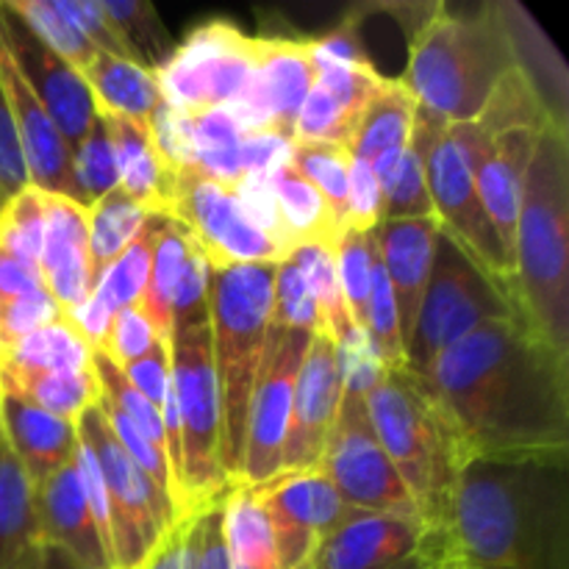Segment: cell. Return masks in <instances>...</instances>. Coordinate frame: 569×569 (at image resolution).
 I'll use <instances>...</instances> for the list:
<instances>
[{
  "instance_id": "1",
  "label": "cell",
  "mask_w": 569,
  "mask_h": 569,
  "mask_svg": "<svg viewBox=\"0 0 569 569\" xmlns=\"http://www.w3.org/2000/svg\"><path fill=\"white\" fill-rule=\"evenodd\" d=\"M415 378L465 461L569 450V356L520 315L476 328Z\"/></svg>"
},
{
  "instance_id": "2",
  "label": "cell",
  "mask_w": 569,
  "mask_h": 569,
  "mask_svg": "<svg viewBox=\"0 0 569 569\" xmlns=\"http://www.w3.org/2000/svg\"><path fill=\"white\" fill-rule=\"evenodd\" d=\"M450 537L461 569H569V450L467 459Z\"/></svg>"
},
{
  "instance_id": "3",
  "label": "cell",
  "mask_w": 569,
  "mask_h": 569,
  "mask_svg": "<svg viewBox=\"0 0 569 569\" xmlns=\"http://www.w3.org/2000/svg\"><path fill=\"white\" fill-rule=\"evenodd\" d=\"M515 306L522 320L569 356V137H537L522 178L515 231Z\"/></svg>"
},
{
  "instance_id": "4",
  "label": "cell",
  "mask_w": 569,
  "mask_h": 569,
  "mask_svg": "<svg viewBox=\"0 0 569 569\" xmlns=\"http://www.w3.org/2000/svg\"><path fill=\"white\" fill-rule=\"evenodd\" d=\"M170 383L181 422V489L189 515L209 509L231 487L220 461V389L211 356L209 267L203 253L189 264L172 306Z\"/></svg>"
},
{
  "instance_id": "5",
  "label": "cell",
  "mask_w": 569,
  "mask_h": 569,
  "mask_svg": "<svg viewBox=\"0 0 569 569\" xmlns=\"http://www.w3.org/2000/svg\"><path fill=\"white\" fill-rule=\"evenodd\" d=\"M515 67L509 33L498 3L478 14H450L439 6L409 44L403 76L398 78L417 109L448 126L476 122L500 78Z\"/></svg>"
},
{
  "instance_id": "6",
  "label": "cell",
  "mask_w": 569,
  "mask_h": 569,
  "mask_svg": "<svg viewBox=\"0 0 569 569\" xmlns=\"http://www.w3.org/2000/svg\"><path fill=\"white\" fill-rule=\"evenodd\" d=\"M276 267L237 264L228 270H209L211 356L222 420L220 461L228 483H237L242 467L250 395L272 320Z\"/></svg>"
},
{
  "instance_id": "7",
  "label": "cell",
  "mask_w": 569,
  "mask_h": 569,
  "mask_svg": "<svg viewBox=\"0 0 569 569\" xmlns=\"http://www.w3.org/2000/svg\"><path fill=\"white\" fill-rule=\"evenodd\" d=\"M370 426L426 522L450 526L461 459L448 426L409 370H387L365 395Z\"/></svg>"
},
{
  "instance_id": "8",
  "label": "cell",
  "mask_w": 569,
  "mask_h": 569,
  "mask_svg": "<svg viewBox=\"0 0 569 569\" xmlns=\"http://www.w3.org/2000/svg\"><path fill=\"white\" fill-rule=\"evenodd\" d=\"M520 311L509 295L448 237L439 231L431 278L422 295L415 331L406 345V370L422 376L439 356L476 328L509 320ZM522 317V315H520Z\"/></svg>"
},
{
  "instance_id": "9",
  "label": "cell",
  "mask_w": 569,
  "mask_h": 569,
  "mask_svg": "<svg viewBox=\"0 0 569 569\" xmlns=\"http://www.w3.org/2000/svg\"><path fill=\"white\" fill-rule=\"evenodd\" d=\"M76 431L94 453L109 500V565L142 569L178 520L170 500L120 448L98 406L83 411Z\"/></svg>"
},
{
  "instance_id": "10",
  "label": "cell",
  "mask_w": 569,
  "mask_h": 569,
  "mask_svg": "<svg viewBox=\"0 0 569 569\" xmlns=\"http://www.w3.org/2000/svg\"><path fill=\"white\" fill-rule=\"evenodd\" d=\"M453 556L450 526L348 509L320 539L309 569H445Z\"/></svg>"
},
{
  "instance_id": "11",
  "label": "cell",
  "mask_w": 569,
  "mask_h": 569,
  "mask_svg": "<svg viewBox=\"0 0 569 569\" xmlns=\"http://www.w3.org/2000/svg\"><path fill=\"white\" fill-rule=\"evenodd\" d=\"M256 70V39L231 22H206L153 72L161 100L194 117L233 103Z\"/></svg>"
},
{
  "instance_id": "12",
  "label": "cell",
  "mask_w": 569,
  "mask_h": 569,
  "mask_svg": "<svg viewBox=\"0 0 569 569\" xmlns=\"http://www.w3.org/2000/svg\"><path fill=\"white\" fill-rule=\"evenodd\" d=\"M426 181L439 231L448 233L515 303V261L509 259L489 222L472 178L470 156L456 137L453 126H445L428 144Z\"/></svg>"
},
{
  "instance_id": "13",
  "label": "cell",
  "mask_w": 569,
  "mask_h": 569,
  "mask_svg": "<svg viewBox=\"0 0 569 569\" xmlns=\"http://www.w3.org/2000/svg\"><path fill=\"white\" fill-rule=\"evenodd\" d=\"M311 337L315 333L295 331V328L270 320L264 356H261L259 376H256L253 395H250L242 467H239L237 483L261 487L281 472L295 381H298V370L303 365Z\"/></svg>"
},
{
  "instance_id": "14",
  "label": "cell",
  "mask_w": 569,
  "mask_h": 569,
  "mask_svg": "<svg viewBox=\"0 0 569 569\" xmlns=\"http://www.w3.org/2000/svg\"><path fill=\"white\" fill-rule=\"evenodd\" d=\"M320 470L333 483L348 509L383 511V515H417L415 500L383 453L370 417L365 395L342 392L337 422L328 437Z\"/></svg>"
},
{
  "instance_id": "15",
  "label": "cell",
  "mask_w": 569,
  "mask_h": 569,
  "mask_svg": "<svg viewBox=\"0 0 569 569\" xmlns=\"http://www.w3.org/2000/svg\"><path fill=\"white\" fill-rule=\"evenodd\" d=\"M170 220L181 222L192 233L209 270L283 261L276 244L244 220L237 192L194 167L176 176Z\"/></svg>"
},
{
  "instance_id": "16",
  "label": "cell",
  "mask_w": 569,
  "mask_h": 569,
  "mask_svg": "<svg viewBox=\"0 0 569 569\" xmlns=\"http://www.w3.org/2000/svg\"><path fill=\"white\" fill-rule=\"evenodd\" d=\"M309 39H256V70L244 92L222 106L244 133L272 131L295 139V120L315 87Z\"/></svg>"
},
{
  "instance_id": "17",
  "label": "cell",
  "mask_w": 569,
  "mask_h": 569,
  "mask_svg": "<svg viewBox=\"0 0 569 569\" xmlns=\"http://www.w3.org/2000/svg\"><path fill=\"white\" fill-rule=\"evenodd\" d=\"M270 520L278 567L309 569L320 539L348 511L326 472H283L272 481L253 487Z\"/></svg>"
},
{
  "instance_id": "18",
  "label": "cell",
  "mask_w": 569,
  "mask_h": 569,
  "mask_svg": "<svg viewBox=\"0 0 569 569\" xmlns=\"http://www.w3.org/2000/svg\"><path fill=\"white\" fill-rule=\"evenodd\" d=\"M0 39L9 48L17 70L22 72L26 83L33 89L39 103L44 106L50 120L61 131L64 142L70 144V150H76L98 114L81 72L72 70L48 44L39 42L28 31L26 22L6 9L3 0H0Z\"/></svg>"
},
{
  "instance_id": "19",
  "label": "cell",
  "mask_w": 569,
  "mask_h": 569,
  "mask_svg": "<svg viewBox=\"0 0 569 569\" xmlns=\"http://www.w3.org/2000/svg\"><path fill=\"white\" fill-rule=\"evenodd\" d=\"M339 403H342V378L337 370V345L322 333H315L295 381L292 415H289L278 476L320 467L328 437L337 422Z\"/></svg>"
},
{
  "instance_id": "20",
  "label": "cell",
  "mask_w": 569,
  "mask_h": 569,
  "mask_svg": "<svg viewBox=\"0 0 569 569\" xmlns=\"http://www.w3.org/2000/svg\"><path fill=\"white\" fill-rule=\"evenodd\" d=\"M453 131L470 156L472 178H476V189L481 194L489 222H492L509 259L515 261V231L517 217H520L522 178H526V167L531 161V150L539 133H487L478 122H459V126H453Z\"/></svg>"
},
{
  "instance_id": "21",
  "label": "cell",
  "mask_w": 569,
  "mask_h": 569,
  "mask_svg": "<svg viewBox=\"0 0 569 569\" xmlns=\"http://www.w3.org/2000/svg\"><path fill=\"white\" fill-rule=\"evenodd\" d=\"M0 87H3L6 100H9L11 120H14L17 128V142H20L22 161H26L28 183L44 194L70 198L76 203L87 206L76 183V176H72L70 144L64 142L61 131L50 120L44 106L39 103L33 89L26 83L22 72L17 70L3 39H0Z\"/></svg>"
},
{
  "instance_id": "22",
  "label": "cell",
  "mask_w": 569,
  "mask_h": 569,
  "mask_svg": "<svg viewBox=\"0 0 569 569\" xmlns=\"http://www.w3.org/2000/svg\"><path fill=\"white\" fill-rule=\"evenodd\" d=\"M315 70V87L295 120V139L348 148L361 111L387 76L370 64H326Z\"/></svg>"
},
{
  "instance_id": "23",
  "label": "cell",
  "mask_w": 569,
  "mask_h": 569,
  "mask_svg": "<svg viewBox=\"0 0 569 569\" xmlns=\"http://www.w3.org/2000/svg\"><path fill=\"white\" fill-rule=\"evenodd\" d=\"M44 287L61 315L92 295L94 278L89 264V209L70 198L44 194V239L39 256Z\"/></svg>"
},
{
  "instance_id": "24",
  "label": "cell",
  "mask_w": 569,
  "mask_h": 569,
  "mask_svg": "<svg viewBox=\"0 0 569 569\" xmlns=\"http://www.w3.org/2000/svg\"><path fill=\"white\" fill-rule=\"evenodd\" d=\"M33 511H37L42 545H53L87 567L111 569L103 539H100L87 495H83L81 478H78L76 456L48 481L33 487Z\"/></svg>"
},
{
  "instance_id": "25",
  "label": "cell",
  "mask_w": 569,
  "mask_h": 569,
  "mask_svg": "<svg viewBox=\"0 0 569 569\" xmlns=\"http://www.w3.org/2000/svg\"><path fill=\"white\" fill-rule=\"evenodd\" d=\"M372 237H376L378 256H381L389 283H392L406 348L411 331H415L417 315H420L428 278H431L439 222L437 217H428V220H381Z\"/></svg>"
},
{
  "instance_id": "26",
  "label": "cell",
  "mask_w": 569,
  "mask_h": 569,
  "mask_svg": "<svg viewBox=\"0 0 569 569\" xmlns=\"http://www.w3.org/2000/svg\"><path fill=\"white\" fill-rule=\"evenodd\" d=\"M0 437L26 470L31 487L70 465L78 448L76 422L48 415L9 389H0Z\"/></svg>"
},
{
  "instance_id": "27",
  "label": "cell",
  "mask_w": 569,
  "mask_h": 569,
  "mask_svg": "<svg viewBox=\"0 0 569 569\" xmlns=\"http://www.w3.org/2000/svg\"><path fill=\"white\" fill-rule=\"evenodd\" d=\"M417 126V103L409 89L398 78H387L370 103L365 106L350 137L348 153L350 159H359L372 167V172L383 176L389 167L398 161L406 144L411 142V133Z\"/></svg>"
},
{
  "instance_id": "28",
  "label": "cell",
  "mask_w": 569,
  "mask_h": 569,
  "mask_svg": "<svg viewBox=\"0 0 569 569\" xmlns=\"http://www.w3.org/2000/svg\"><path fill=\"white\" fill-rule=\"evenodd\" d=\"M100 114V111H98ZM109 128L111 148L117 161V189L128 194L133 203L148 209L150 214L170 217L176 176L164 167L156 153L150 133L126 117L100 114Z\"/></svg>"
},
{
  "instance_id": "29",
  "label": "cell",
  "mask_w": 569,
  "mask_h": 569,
  "mask_svg": "<svg viewBox=\"0 0 569 569\" xmlns=\"http://www.w3.org/2000/svg\"><path fill=\"white\" fill-rule=\"evenodd\" d=\"M500 20H503L506 33H509L511 53H515V67L531 81L533 92L539 94L542 106L548 109L550 120L556 128L567 131V70L561 56L550 44V39L539 31L537 22L531 20L522 6L498 3Z\"/></svg>"
},
{
  "instance_id": "30",
  "label": "cell",
  "mask_w": 569,
  "mask_h": 569,
  "mask_svg": "<svg viewBox=\"0 0 569 569\" xmlns=\"http://www.w3.org/2000/svg\"><path fill=\"white\" fill-rule=\"evenodd\" d=\"M200 248L194 244L192 233L181 222L170 217H159V231H156L153 264H150V278L144 283V292L139 295L137 306L144 320L153 326L156 337L170 342L172 337V306H176L178 289H181L183 276Z\"/></svg>"
},
{
  "instance_id": "31",
  "label": "cell",
  "mask_w": 569,
  "mask_h": 569,
  "mask_svg": "<svg viewBox=\"0 0 569 569\" xmlns=\"http://www.w3.org/2000/svg\"><path fill=\"white\" fill-rule=\"evenodd\" d=\"M42 556L33 487L0 437V569H33Z\"/></svg>"
},
{
  "instance_id": "32",
  "label": "cell",
  "mask_w": 569,
  "mask_h": 569,
  "mask_svg": "<svg viewBox=\"0 0 569 569\" xmlns=\"http://www.w3.org/2000/svg\"><path fill=\"white\" fill-rule=\"evenodd\" d=\"M89 94H92L94 111L100 114L126 117L148 131L150 117L159 109L161 92L153 72L133 64L128 59L98 53L92 64L81 72Z\"/></svg>"
},
{
  "instance_id": "33",
  "label": "cell",
  "mask_w": 569,
  "mask_h": 569,
  "mask_svg": "<svg viewBox=\"0 0 569 569\" xmlns=\"http://www.w3.org/2000/svg\"><path fill=\"white\" fill-rule=\"evenodd\" d=\"M445 126L448 122L417 109V126L415 133H411V142L406 144L398 161L383 176H378L383 220H428V217H437L426 181V153L431 139Z\"/></svg>"
},
{
  "instance_id": "34",
  "label": "cell",
  "mask_w": 569,
  "mask_h": 569,
  "mask_svg": "<svg viewBox=\"0 0 569 569\" xmlns=\"http://www.w3.org/2000/svg\"><path fill=\"white\" fill-rule=\"evenodd\" d=\"M222 539L231 569H281L270 520L253 487L231 483L222 495Z\"/></svg>"
},
{
  "instance_id": "35",
  "label": "cell",
  "mask_w": 569,
  "mask_h": 569,
  "mask_svg": "<svg viewBox=\"0 0 569 569\" xmlns=\"http://www.w3.org/2000/svg\"><path fill=\"white\" fill-rule=\"evenodd\" d=\"M0 389L17 392L20 398L31 400L33 406L67 422H78V417L92 409L100 398V383L94 378V370L50 372L3 365L0 367Z\"/></svg>"
},
{
  "instance_id": "36",
  "label": "cell",
  "mask_w": 569,
  "mask_h": 569,
  "mask_svg": "<svg viewBox=\"0 0 569 569\" xmlns=\"http://www.w3.org/2000/svg\"><path fill=\"white\" fill-rule=\"evenodd\" d=\"M270 181L283 226L298 248L300 244H337L342 228L333 220L322 194L306 178H300L292 164L278 167Z\"/></svg>"
},
{
  "instance_id": "37",
  "label": "cell",
  "mask_w": 569,
  "mask_h": 569,
  "mask_svg": "<svg viewBox=\"0 0 569 569\" xmlns=\"http://www.w3.org/2000/svg\"><path fill=\"white\" fill-rule=\"evenodd\" d=\"M150 217L153 214L133 203L122 189H114L89 206V264H92L94 281L117 256L131 248Z\"/></svg>"
},
{
  "instance_id": "38",
  "label": "cell",
  "mask_w": 569,
  "mask_h": 569,
  "mask_svg": "<svg viewBox=\"0 0 569 569\" xmlns=\"http://www.w3.org/2000/svg\"><path fill=\"white\" fill-rule=\"evenodd\" d=\"M92 350L78 337L76 328L59 317L48 326L37 328L26 339L14 345L0 359V367H22V370H50V372H81L92 370Z\"/></svg>"
},
{
  "instance_id": "39",
  "label": "cell",
  "mask_w": 569,
  "mask_h": 569,
  "mask_svg": "<svg viewBox=\"0 0 569 569\" xmlns=\"http://www.w3.org/2000/svg\"><path fill=\"white\" fill-rule=\"evenodd\" d=\"M192 142L194 170H200L211 181H220L231 189L242 181L244 131L226 109H209L203 114H194Z\"/></svg>"
},
{
  "instance_id": "40",
  "label": "cell",
  "mask_w": 569,
  "mask_h": 569,
  "mask_svg": "<svg viewBox=\"0 0 569 569\" xmlns=\"http://www.w3.org/2000/svg\"><path fill=\"white\" fill-rule=\"evenodd\" d=\"M337 244H300L292 253L306 287L317 303V320H320V333L331 339L333 345L353 328V320L345 306L342 287L337 276Z\"/></svg>"
},
{
  "instance_id": "41",
  "label": "cell",
  "mask_w": 569,
  "mask_h": 569,
  "mask_svg": "<svg viewBox=\"0 0 569 569\" xmlns=\"http://www.w3.org/2000/svg\"><path fill=\"white\" fill-rule=\"evenodd\" d=\"M98 3L126 42L133 64L156 72L170 59L176 44H172L167 28L161 26L153 6L142 3V0H98Z\"/></svg>"
},
{
  "instance_id": "42",
  "label": "cell",
  "mask_w": 569,
  "mask_h": 569,
  "mask_svg": "<svg viewBox=\"0 0 569 569\" xmlns=\"http://www.w3.org/2000/svg\"><path fill=\"white\" fill-rule=\"evenodd\" d=\"M289 164L295 167L300 178L311 183L322 200L331 209L333 220L345 231L348 222V176H350V153L348 148L326 142H300L292 139L289 150Z\"/></svg>"
},
{
  "instance_id": "43",
  "label": "cell",
  "mask_w": 569,
  "mask_h": 569,
  "mask_svg": "<svg viewBox=\"0 0 569 569\" xmlns=\"http://www.w3.org/2000/svg\"><path fill=\"white\" fill-rule=\"evenodd\" d=\"M156 231H159V214L150 217L148 226L142 228V233L131 242V248L122 256H117V259L100 272L98 281H94L92 295L111 311V315L133 306L139 300V295L144 292V283H148L150 278V264H153Z\"/></svg>"
},
{
  "instance_id": "44",
  "label": "cell",
  "mask_w": 569,
  "mask_h": 569,
  "mask_svg": "<svg viewBox=\"0 0 569 569\" xmlns=\"http://www.w3.org/2000/svg\"><path fill=\"white\" fill-rule=\"evenodd\" d=\"M6 9L11 14L20 17L28 26V31L39 39L42 44H48L59 59H64L67 64L76 72H83L92 59L98 56V50L81 37V33L72 28V22L56 9L53 0H3Z\"/></svg>"
},
{
  "instance_id": "45",
  "label": "cell",
  "mask_w": 569,
  "mask_h": 569,
  "mask_svg": "<svg viewBox=\"0 0 569 569\" xmlns=\"http://www.w3.org/2000/svg\"><path fill=\"white\" fill-rule=\"evenodd\" d=\"M337 276L342 287L345 306L356 328L367 331V306H370L372 281V233L345 228L337 239Z\"/></svg>"
},
{
  "instance_id": "46",
  "label": "cell",
  "mask_w": 569,
  "mask_h": 569,
  "mask_svg": "<svg viewBox=\"0 0 569 569\" xmlns=\"http://www.w3.org/2000/svg\"><path fill=\"white\" fill-rule=\"evenodd\" d=\"M72 176H76V183L87 206H92L94 200L117 189L114 148H111L109 128H106L100 114H94L87 137L72 150Z\"/></svg>"
},
{
  "instance_id": "47",
  "label": "cell",
  "mask_w": 569,
  "mask_h": 569,
  "mask_svg": "<svg viewBox=\"0 0 569 569\" xmlns=\"http://www.w3.org/2000/svg\"><path fill=\"white\" fill-rule=\"evenodd\" d=\"M44 239V192L26 187L0 211V244L20 259L39 264Z\"/></svg>"
},
{
  "instance_id": "48",
  "label": "cell",
  "mask_w": 569,
  "mask_h": 569,
  "mask_svg": "<svg viewBox=\"0 0 569 569\" xmlns=\"http://www.w3.org/2000/svg\"><path fill=\"white\" fill-rule=\"evenodd\" d=\"M239 200V209H242L244 220L256 228V231L264 233L276 250L281 253V259L287 261L289 256L298 250V244L292 242V237L287 233V226H283L281 209H278L276 192H272L270 178L259 176H242V181L233 187Z\"/></svg>"
},
{
  "instance_id": "49",
  "label": "cell",
  "mask_w": 569,
  "mask_h": 569,
  "mask_svg": "<svg viewBox=\"0 0 569 569\" xmlns=\"http://www.w3.org/2000/svg\"><path fill=\"white\" fill-rule=\"evenodd\" d=\"M272 320L287 328H295V331L320 333L317 303L311 298L309 287H306L292 256L276 267V281H272Z\"/></svg>"
},
{
  "instance_id": "50",
  "label": "cell",
  "mask_w": 569,
  "mask_h": 569,
  "mask_svg": "<svg viewBox=\"0 0 569 569\" xmlns=\"http://www.w3.org/2000/svg\"><path fill=\"white\" fill-rule=\"evenodd\" d=\"M148 133L156 153H159V159L164 161V167L172 172V176L192 170L194 167L192 117L172 109V106H167L164 100H161L159 109H156L153 117H150Z\"/></svg>"
},
{
  "instance_id": "51",
  "label": "cell",
  "mask_w": 569,
  "mask_h": 569,
  "mask_svg": "<svg viewBox=\"0 0 569 569\" xmlns=\"http://www.w3.org/2000/svg\"><path fill=\"white\" fill-rule=\"evenodd\" d=\"M159 342L153 326L142 317V311L137 306H128V309L117 311L114 320H111L109 333H106L103 345H100L98 353L106 361L122 370V367L133 365V361L142 359L144 353H150V348ZM164 342V339H161Z\"/></svg>"
},
{
  "instance_id": "52",
  "label": "cell",
  "mask_w": 569,
  "mask_h": 569,
  "mask_svg": "<svg viewBox=\"0 0 569 569\" xmlns=\"http://www.w3.org/2000/svg\"><path fill=\"white\" fill-rule=\"evenodd\" d=\"M337 370L339 378H342V392L367 395L381 381L387 367L378 359L376 348L370 342V333L353 326L337 342Z\"/></svg>"
},
{
  "instance_id": "53",
  "label": "cell",
  "mask_w": 569,
  "mask_h": 569,
  "mask_svg": "<svg viewBox=\"0 0 569 569\" xmlns=\"http://www.w3.org/2000/svg\"><path fill=\"white\" fill-rule=\"evenodd\" d=\"M61 309L56 300L50 298L48 289L33 295H22V298L3 300L0 303V359L14 348L20 339L33 333L37 328L48 326V322L59 320Z\"/></svg>"
},
{
  "instance_id": "54",
  "label": "cell",
  "mask_w": 569,
  "mask_h": 569,
  "mask_svg": "<svg viewBox=\"0 0 569 569\" xmlns=\"http://www.w3.org/2000/svg\"><path fill=\"white\" fill-rule=\"evenodd\" d=\"M53 3H56V9H59L61 14L72 22V28H76V31L81 33V37L87 39L94 50H98V53L133 61L131 53H128L126 42H122L120 33L114 31V26L109 22V17L103 14V9H100L98 0H53Z\"/></svg>"
},
{
  "instance_id": "55",
  "label": "cell",
  "mask_w": 569,
  "mask_h": 569,
  "mask_svg": "<svg viewBox=\"0 0 569 569\" xmlns=\"http://www.w3.org/2000/svg\"><path fill=\"white\" fill-rule=\"evenodd\" d=\"M383 220L381 206V183L370 164L359 159H350L348 176V222L345 228L359 233H372Z\"/></svg>"
},
{
  "instance_id": "56",
  "label": "cell",
  "mask_w": 569,
  "mask_h": 569,
  "mask_svg": "<svg viewBox=\"0 0 569 569\" xmlns=\"http://www.w3.org/2000/svg\"><path fill=\"white\" fill-rule=\"evenodd\" d=\"M142 569H200V511L178 517Z\"/></svg>"
},
{
  "instance_id": "57",
  "label": "cell",
  "mask_w": 569,
  "mask_h": 569,
  "mask_svg": "<svg viewBox=\"0 0 569 569\" xmlns=\"http://www.w3.org/2000/svg\"><path fill=\"white\" fill-rule=\"evenodd\" d=\"M120 372L148 403L161 409V403L167 398V389H170V342H161L159 339L150 348V353H144L133 365L122 367Z\"/></svg>"
},
{
  "instance_id": "58",
  "label": "cell",
  "mask_w": 569,
  "mask_h": 569,
  "mask_svg": "<svg viewBox=\"0 0 569 569\" xmlns=\"http://www.w3.org/2000/svg\"><path fill=\"white\" fill-rule=\"evenodd\" d=\"M26 187H31L28 183L26 161H22L20 142H17V128L14 120H11L9 100H6L3 87H0V194L9 200Z\"/></svg>"
},
{
  "instance_id": "59",
  "label": "cell",
  "mask_w": 569,
  "mask_h": 569,
  "mask_svg": "<svg viewBox=\"0 0 569 569\" xmlns=\"http://www.w3.org/2000/svg\"><path fill=\"white\" fill-rule=\"evenodd\" d=\"M292 139H283L272 131L244 133L242 142V167L244 176L270 178L278 167L289 164Z\"/></svg>"
},
{
  "instance_id": "60",
  "label": "cell",
  "mask_w": 569,
  "mask_h": 569,
  "mask_svg": "<svg viewBox=\"0 0 569 569\" xmlns=\"http://www.w3.org/2000/svg\"><path fill=\"white\" fill-rule=\"evenodd\" d=\"M42 289L48 287H44L39 264L20 259V256L11 253V250H6L0 244V303L3 300L22 298V295L42 292Z\"/></svg>"
},
{
  "instance_id": "61",
  "label": "cell",
  "mask_w": 569,
  "mask_h": 569,
  "mask_svg": "<svg viewBox=\"0 0 569 569\" xmlns=\"http://www.w3.org/2000/svg\"><path fill=\"white\" fill-rule=\"evenodd\" d=\"M61 317H64L72 328H76L78 337L89 345V350H92V353H98L100 345H103V339H106V333H109L111 320H114V315H111V311L106 309V306L100 303L94 295H89L81 306L64 311Z\"/></svg>"
},
{
  "instance_id": "62",
  "label": "cell",
  "mask_w": 569,
  "mask_h": 569,
  "mask_svg": "<svg viewBox=\"0 0 569 569\" xmlns=\"http://www.w3.org/2000/svg\"><path fill=\"white\" fill-rule=\"evenodd\" d=\"M33 569H94V567L81 565V561L72 559V556L64 553V550L53 548V545H42V556H39L37 567Z\"/></svg>"
},
{
  "instance_id": "63",
  "label": "cell",
  "mask_w": 569,
  "mask_h": 569,
  "mask_svg": "<svg viewBox=\"0 0 569 569\" xmlns=\"http://www.w3.org/2000/svg\"><path fill=\"white\" fill-rule=\"evenodd\" d=\"M445 569H461V567H459V561H456V556H453V559H450V565L445 567Z\"/></svg>"
},
{
  "instance_id": "64",
  "label": "cell",
  "mask_w": 569,
  "mask_h": 569,
  "mask_svg": "<svg viewBox=\"0 0 569 569\" xmlns=\"http://www.w3.org/2000/svg\"><path fill=\"white\" fill-rule=\"evenodd\" d=\"M3 206H6V198H3V194H0V211H3Z\"/></svg>"
}]
</instances>
